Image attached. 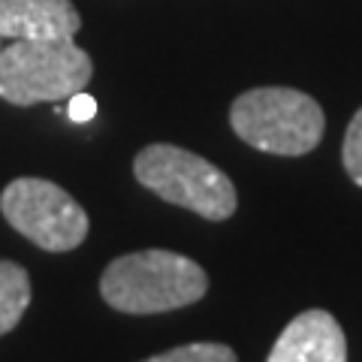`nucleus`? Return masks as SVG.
Instances as JSON below:
<instances>
[{"label": "nucleus", "instance_id": "nucleus-2", "mask_svg": "<svg viewBox=\"0 0 362 362\" xmlns=\"http://www.w3.org/2000/svg\"><path fill=\"white\" fill-rule=\"evenodd\" d=\"M94 76L88 52L73 37L13 40L0 52V97L13 106L70 100Z\"/></svg>", "mask_w": 362, "mask_h": 362}, {"label": "nucleus", "instance_id": "nucleus-3", "mask_svg": "<svg viewBox=\"0 0 362 362\" xmlns=\"http://www.w3.org/2000/svg\"><path fill=\"white\" fill-rule=\"evenodd\" d=\"M230 124L257 151L302 157L323 139L326 118L314 97L296 88H251L235 97Z\"/></svg>", "mask_w": 362, "mask_h": 362}, {"label": "nucleus", "instance_id": "nucleus-4", "mask_svg": "<svg viewBox=\"0 0 362 362\" xmlns=\"http://www.w3.org/2000/svg\"><path fill=\"white\" fill-rule=\"evenodd\" d=\"M136 181L173 206L197 211L206 221H226L239 206L235 185L206 157L169 142H154L133 160Z\"/></svg>", "mask_w": 362, "mask_h": 362}, {"label": "nucleus", "instance_id": "nucleus-5", "mask_svg": "<svg viewBox=\"0 0 362 362\" xmlns=\"http://www.w3.org/2000/svg\"><path fill=\"white\" fill-rule=\"evenodd\" d=\"M0 211L13 230L52 254L73 251L88 235L85 209L64 187L45 178L9 181L0 197Z\"/></svg>", "mask_w": 362, "mask_h": 362}, {"label": "nucleus", "instance_id": "nucleus-10", "mask_svg": "<svg viewBox=\"0 0 362 362\" xmlns=\"http://www.w3.org/2000/svg\"><path fill=\"white\" fill-rule=\"evenodd\" d=\"M341 160H344V169H347L350 181L362 187V109L347 124L344 145H341Z\"/></svg>", "mask_w": 362, "mask_h": 362}, {"label": "nucleus", "instance_id": "nucleus-12", "mask_svg": "<svg viewBox=\"0 0 362 362\" xmlns=\"http://www.w3.org/2000/svg\"><path fill=\"white\" fill-rule=\"evenodd\" d=\"M0 40H4V37H0ZM0 52H4V49H0Z\"/></svg>", "mask_w": 362, "mask_h": 362}, {"label": "nucleus", "instance_id": "nucleus-7", "mask_svg": "<svg viewBox=\"0 0 362 362\" xmlns=\"http://www.w3.org/2000/svg\"><path fill=\"white\" fill-rule=\"evenodd\" d=\"M82 16L70 0H0V37L52 40L76 37Z\"/></svg>", "mask_w": 362, "mask_h": 362}, {"label": "nucleus", "instance_id": "nucleus-1", "mask_svg": "<svg viewBox=\"0 0 362 362\" xmlns=\"http://www.w3.org/2000/svg\"><path fill=\"white\" fill-rule=\"evenodd\" d=\"M209 275L199 263L175 251H136L112 259L100 278V293L115 311L160 314L206 296Z\"/></svg>", "mask_w": 362, "mask_h": 362}, {"label": "nucleus", "instance_id": "nucleus-8", "mask_svg": "<svg viewBox=\"0 0 362 362\" xmlns=\"http://www.w3.org/2000/svg\"><path fill=\"white\" fill-rule=\"evenodd\" d=\"M30 305V281L28 272L13 259H0V335L18 326L21 314Z\"/></svg>", "mask_w": 362, "mask_h": 362}, {"label": "nucleus", "instance_id": "nucleus-11", "mask_svg": "<svg viewBox=\"0 0 362 362\" xmlns=\"http://www.w3.org/2000/svg\"><path fill=\"white\" fill-rule=\"evenodd\" d=\"M66 115H70V121L76 124H85L97 115V100L85 94V90H78V94L70 97V106H66Z\"/></svg>", "mask_w": 362, "mask_h": 362}, {"label": "nucleus", "instance_id": "nucleus-6", "mask_svg": "<svg viewBox=\"0 0 362 362\" xmlns=\"http://www.w3.org/2000/svg\"><path fill=\"white\" fill-rule=\"evenodd\" d=\"M266 362H347L344 329L329 311H302L284 326Z\"/></svg>", "mask_w": 362, "mask_h": 362}, {"label": "nucleus", "instance_id": "nucleus-9", "mask_svg": "<svg viewBox=\"0 0 362 362\" xmlns=\"http://www.w3.org/2000/svg\"><path fill=\"white\" fill-rule=\"evenodd\" d=\"M142 362H239L235 350L226 344H214V341H194V344H181L173 350H163L157 356H148Z\"/></svg>", "mask_w": 362, "mask_h": 362}]
</instances>
